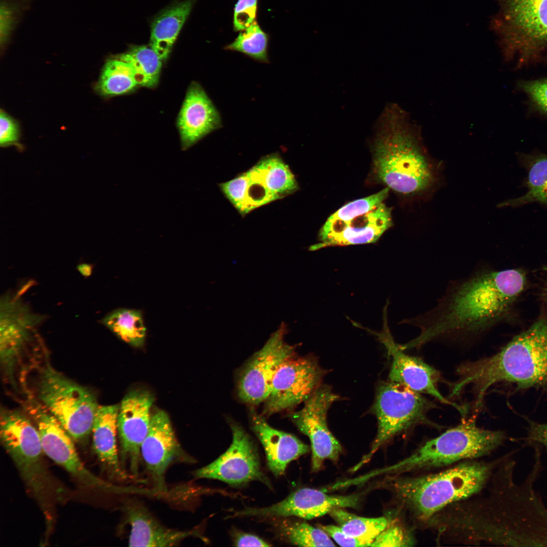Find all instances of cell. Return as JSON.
I'll return each mask as SVG.
<instances>
[{"label":"cell","instance_id":"obj_1","mask_svg":"<svg viewBox=\"0 0 547 547\" xmlns=\"http://www.w3.org/2000/svg\"><path fill=\"white\" fill-rule=\"evenodd\" d=\"M525 479L515 482L510 454L495 470L487 487L455 503L451 525L462 544L547 546V507L535 484L541 472V451Z\"/></svg>","mask_w":547,"mask_h":547},{"label":"cell","instance_id":"obj_2","mask_svg":"<svg viewBox=\"0 0 547 547\" xmlns=\"http://www.w3.org/2000/svg\"><path fill=\"white\" fill-rule=\"evenodd\" d=\"M526 283L516 269H479L448 286L437 305L405 321L417 327L419 334L403 350L421 346L442 338H468L482 335L507 311Z\"/></svg>","mask_w":547,"mask_h":547},{"label":"cell","instance_id":"obj_3","mask_svg":"<svg viewBox=\"0 0 547 547\" xmlns=\"http://www.w3.org/2000/svg\"><path fill=\"white\" fill-rule=\"evenodd\" d=\"M509 453L491 460H464L445 468L411 475H397L390 488L414 528L422 526L449 505L470 498L488 485Z\"/></svg>","mask_w":547,"mask_h":547},{"label":"cell","instance_id":"obj_4","mask_svg":"<svg viewBox=\"0 0 547 547\" xmlns=\"http://www.w3.org/2000/svg\"><path fill=\"white\" fill-rule=\"evenodd\" d=\"M373 144L375 174L389 188L421 194L434 184V167L422 144L420 127L399 105H387L377 124Z\"/></svg>","mask_w":547,"mask_h":547},{"label":"cell","instance_id":"obj_5","mask_svg":"<svg viewBox=\"0 0 547 547\" xmlns=\"http://www.w3.org/2000/svg\"><path fill=\"white\" fill-rule=\"evenodd\" d=\"M451 395L471 385L476 404L486 392L500 382L515 383L519 388H547V321L541 319L516 336L493 356L462 365Z\"/></svg>","mask_w":547,"mask_h":547},{"label":"cell","instance_id":"obj_6","mask_svg":"<svg viewBox=\"0 0 547 547\" xmlns=\"http://www.w3.org/2000/svg\"><path fill=\"white\" fill-rule=\"evenodd\" d=\"M491 21L504 60L515 69L547 63V0H496Z\"/></svg>","mask_w":547,"mask_h":547},{"label":"cell","instance_id":"obj_7","mask_svg":"<svg viewBox=\"0 0 547 547\" xmlns=\"http://www.w3.org/2000/svg\"><path fill=\"white\" fill-rule=\"evenodd\" d=\"M505 439L502 431L479 427L474 421L465 422L426 441L387 471L395 476L416 474L481 459L491 454Z\"/></svg>","mask_w":547,"mask_h":547},{"label":"cell","instance_id":"obj_8","mask_svg":"<svg viewBox=\"0 0 547 547\" xmlns=\"http://www.w3.org/2000/svg\"><path fill=\"white\" fill-rule=\"evenodd\" d=\"M38 396L71 438L81 440L91 433L99 406L88 389L48 367L41 375Z\"/></svg>","mask_w":547,"mask_h":547},{"label":"cell","instance_id":"obj_9","mask_svg":"<svg viewBox=\"0 0 547 547\" xmlns=\"http://www.w3.org/2000/svg\"><path fill=\"white\" fill-rule=\"evenodd\" d=\"M0 429L2 442L24 482L45 504L52 482L43 462L38 429L23 414L7 410L1 412Z\"/></svg>","mask_w":547,"mask_h":547},{"label":"cell","instance_id":"obj_10","mask_svg":"<svg viewBox=\"0 0 547 547\" xmlns=\"http://www.w3.org/2000/svg\"><path fill=\"white\" fill-rule=\"evenodd\" d=\"M432 405L421 394L388 381L379 385L373 410L378 427L370 451L354 470L368 462L385 443L401 432L419 423H429L426 414Z\"/></svg>","mask_w":547,"mask_h":547},{"label":"cell","instance_id":"obj_11","mask_svg":"<svg viewBox=\"0 0 547 547\" xmlns=\"http://www.w3.org/2000/svg\"><path fill=\"white\" fill-rule=\"evenodd\" d=\"M29 409L39 432L43 452L48 457L87 487L112 492L127 491L125 488L104 481L86 468L71 437L45 407L32 404Z\"/></svg>","mask_w":547,"mask_h":547},{"label":"cell","instance_id":"obj_12","mask_svg":"<svg viewBox=\"0 0 547 547\" xmlns=\"http://www.w3.org/2000/svg\"><path fill=\"white\" fill-rule=\"evenodd\" d=\"M339 399L329 386L321 384L304 402L303 408L291 415L298 429L310 440L312 472L320 471L326 460L337 461L342 453L340 443L327 423L328 409Z\"/></svg>","mask_w":547,"mask_h":547},{"label":"cell","instance_id":"obj_13","mask_svg":"<svg viewBox=\"0 0 547 547\" xmlns=\"http://www.w3.org/2000/svg\"><path fill=\"white\" fill-rule=\"evenodd\" d=\"M325 374V370L312 358L295 356L289 358L274 377L263 414L269 415L291 409L305 402L321 384Z\"/></svg>","mask_w":547,"mask_h":547},{"label":"cell","instance_id":"obj_14","mask_svg":"<svg viewBox=\"0 0 547 547\" xmlns=\"http://www.w3.org/2000/svg\"><path fill=\"white\" fill-rule=\"evenodd\" d=\"M285 330L282 324L241 372L238 393L243 402L251 405L264 402L277 370L284 362L295 356V347L284 341Z\"/></svg>","mask_w":547,"mask_h":547},{"label":"cell","instance_id":"obj_15","mask_svg":"<svg viewBox=\"0 0 547 547\" xmlns=\"http://www.w3.org/2000/svg\"><path fill=\"white\" fill-rule=\"evenodd\" d=\"M153 401L149 392L136 390L126 395L120 406L117 422L120 459L123 471L132 478L139 475L140 448L149 428Z\"/></svg>","mask_w":547,"mask_h":547},{"label":"cell","instance_id":"obj_16","mask_svg":"<svg viewBox=\"0 0 547 547\" xmlns=\"http://www.w3.org/2000/svg\"><path fill=\"white\" fill-rule=\"evenodd\" d=\"M230 426L232 440L229 447L214 461L194 471L195 478L218 480L232 485L257 480L268 485L251 438L238 424L233 423Z\"/></svg>","mask_w":547,"mask_h":547},{"label":"cell","instance_id":"obj_17","mask_svg":"<svg viewBox=\"0 0 547 547\" xmlns=\"http://www.w3.org/2000/svg\"><path fill=\"white\" fill-rule=\"evenodd\" d=\"M140 455L154 490L158 492L167 490L166 474L172 464L194 462V459L183 450L178 442L168 414L161 410L151 415L148 432L141 446Z\"/></svg>","mask_w":547,"mask_h":547},{"label":"cell","instance_id":"obj_18","mask_svg":"<svg viewBox=\"0 0 547 547\" xmlns=\"http://www.w3.org/2000/svg\"><path fill=\"white\" fill-rule=\"evenodd\" d=\"M360 502L355 494H328L324 490L309 488L297 490L282 501L261 508H247L237 512L238 516L289 517L312 519L329 514L337 508H356Z\"/></svg>","mask_w":547,"mask_h":547},{"label":"cell","instance_id":"obj_19","mask_svg":"<svg viewBox=\"0 0 547 547\" xmlns=\"http://www.w3.org/2000/svg\"><path fill=\"white\" fill-rule=\"evenodd\" d=\"M383 328L380 333H374L384 345L392 359L388 375L389 381L402 385L419 394L434 397L441 403L452 405L459 410L460 407L445 399L439 392L438 382L439 373L423 361L404 353L394 341L387 325L386 311Z\"/></svg>","mask_w":547,"mask_h":547},{"label":"cell","instance_id":"obj_20","mask_svg":"<svg viewBox=\"0 0 547 547\" xmlns=\"http://www.w3.org/2000/svg\"><path fill=\"white\" fill-rule=\"evenodd\" d=\"M21 293H7L1 299L0 356L8 370L13 366L36 327L45 319L31 310L21 299Z\"/></svg>","mask_w":547,"mask_h":547},{"label":"cell","instance_id":"obj_21","mask_svg":"<svg viewBox=\"0 0 547 547\" xmlns=\"http://www.w3.org/2000/svg\"><path fill=\"white\" fill-rule=\"evenodd\" d=\"M392 225L391 208L383 203L371 211L347 222L325 223L320 231V242L311 246L309 250L374 243Z\"/></svg>","mask_w":547,"mask_h":547},{"label":"cell","instance_id":"obj_22","mask_svg":"<svg viewBox=\"0 0 547 547\" xmlns=\"http://www.w3.org/2000/svg\"><path fill=\"white\" fill-rule=\"evenodd\" d=\"M221 126L220 114L204 90L192 83L178 119L182 149H187Z\"/></svg>","mask_w":547,"mask_h":547},{"label":"cell","instance_id":"obj_23","mask_svg":"<svg viewBox=\"0 0 547 547\" xmlns=\"http://www.w3.org/2000/svg\"><path fill=\"white\" fill-rule=\"evenodd\" d=\"M219 187L243 215L279 199L262 159L248 171L220 183Z\"/></svg>","mask_w":547,"mask_h":547},{"label":"cell","instance_id":"obj_24","mask_svg":"<svg viewBox=\"0 0 547 547\" xmlns=\"http://www.w3.org/2000/svg\"><path fill=\"white\" fill-rule=\"evenodd\" d=\"M125 511L130 527V546H174L187 538L199 536L195 530H178L164 526L137 502L129 503Z\"/></svg>","mask_w":547,"mask_h":547},{"label":"cell","instance_id":"obj_25","mask_svg":"<svg viewBox=\"0 0 547 547\" xmlns=\"http://www.w3.org/2000/svg\"><path fill=\"white\" fill-rule=\"evenodd\" d=\"M252 428L266 456L267 466L276 476L284 474L288 464L309 451V446L290 434L271 427L263 416L253 412Z\"/></svg>","mask_w":547,"mask_h":547},{"label":"cell","instance_id":"obj_26","mask_svg":"<svg viewBox=\"0 0 547 547\" xmlns=\"http://www.w3.org/2000/svg\"><path fill=\"white\" fill-rule=\"evenodd\" d=\"M119 408L118 405L99 406L92 431L94 450L109 475L125 480L128 476L122 467L116 444Z\"/></svg>","mask_w":547,"mask_h":547},{"label":"cell","instance_id":"obj_27","mask_svg":"<svg viewBox=\"0 0 547 547\" xmlns=\"http://www.w3.org/2000/svg\"><path fill=\"white\" fill-rule=\"evenodd\" d=\"M197 0H184L164 10L152 21L149 46L167 59Z\"/></svg>","mask_w":547,"mask_h":547},{"label":"cell","instance_id":"obj_28","mask_svg":"<svg viewBox=\"0 0 547 547\" xmlns=\"http://www.w3.org/2000/svg\"><path fill=\"white\" fill-rule=\"evenodd\" d=\"M520 164L527 172V192L519 198L507 200L501 206L520 207L539 203L547 206V154L541 153H520Z\"/></svg>","mask_w":547,"mask_h":547},{"label":"cell","instance_id":"obj_29","mask_svg":"<svg viewBox=\"0 0 547 547\" xmlns=\"http://www.w3.org/2000/svg\"><path fill=\"white\" fill-rule=\"evenodd\" d=\"M101 323L122 340L133 346L140 347L144 343L146 328L139 310L116 309L105 316Z\"/></svg>","mask_w":547,"mask_h":547},{"label":"cell","instance_id":"obj_30","mask_svg":"<svg viewBox=\"0 0 547 547\" xmlns=\"http://www.w3.org/2000/svg\"><path fill=\"white\" fill-rule=\"evenodd\" d=\"M139 85L132 66L115 57L105 63L95 90L101 95L113 96L128 93Z\"/></svg>","mask_w":547,"mask_h":547},{"label":"cell","instance_id":"obj_31","mask_svg":"<svg viewBox=\"0 0 547 547\" xmlns=\"http://www.w3.org/2000/svg\"><path fill=\"white\" fill-rule=\"evenodd\" d=\"M329 514L345 534L367 541L371 545L390 522L385 517L359 516L346 511L343 508L334 509Z\"/></svg>","mask_w":547,"mask_h":547},{"label":"cell","instance_id":"obj_32","mask_svg":"<svg viewBox=\"0 0 547 547\" xmlns=\"http://www.w3.org/2000/svg\"><path fill=\"white\" fill-rule=\"evenodd\" d=\"M115 57L132 66L139 85L149 88L157 85L162 60L150 46H133Z\"/></svg>","mask_w":547,"mask_h":547},{"label":"cell","instance_id":"obj_33","mask_svg":"<svg viewBox=\"0 0 547 547\" xmlns=\"http://www.w3.org/2000/svg\"><path fill=\"white\" fill-rule=\"evenodd\" d=\"M268 44V34L256 21L243 32H240L236 39L224 48L242 53L256 61L267 63Z\"/></svg>","mask_w":547,"mask_h":547},{"label":"cell","instance_id":"obj_34","mask_svg":"<svg viewBox=\"0 0 547 547\" xmlns=\"http://www.w3.org/2000/svg\"><path fill=\"white\" fill-rule=\"evenodd\" d=\"M281 532L291 543L300 546H335L331 537L320 527L305 522L287 523Z\"/></svg>","mask_w":547,"mask_h":547},{"label":"cell","instance_id":"obj_35","mask_svg":"<svg viewBox=\"0 0 547 547\" xmlns=\"http://www.w3.org/2000/svg\"><path fill=\"white\" fill-rule=\"evenodd\" d=\"M388 191L387 187L376 193L345 204L331 215L325 223H344L371 211L383 203Z\"/></svg>","mask_w":547,"mask_h":547},{"label":"cell","instance_id":"obj_36","mask_svg":"<svg viewBox=\"0 0 547 547\" xmlns=\"http://www.w3.org/2000/svg\"><path fill=\"white\" fill-rule=\"evenodd\" d=\"M413 529L395 520L378 535L371 546H412L416 543Z\"/></svg>","mask_w":547,"mask_h":547},{"label":"cell","instance_id":"obj_37","mask_svg":"<svg viewBox=\"0 0 547 547\" xmlns=\"http://www.w3.org/2000/svg\"><path fill=\"white\" fill-rule=\"evenodd\" d=\"M518 86L536 108L547 113V79L522 80Z\"/></svg>","mask_w":547,"mask_h":547},{"label":"cell","instance_id":"obj_38","mask_svg":"<svg viewBox=\"0 0 547 547\" xmlns=\"http://www.w3.org/2000/svg\"><path fill=\"white\" fill-rule=\"evenodd\" d=\"M257 3L258 0L238 1L233 12L234 31H244L256 22Z\"/></svg>","mask_w":547,"mask_h":547},{"label":"cell","instance_id":"obj_39","mask_svg":"<svg viewBox=\"0 0 547 547\" xmlns=\"http://www.w3.org/2000/svg\"><path fill=\"white\" fill-rule=\"evenodd\" d=\"M20 138V129L16 121L1 110L0 114V145L8 147L18 145Z\"/></svg>","mask_w":547,"mask_h":547},{"label":"cell","instance_id":"obj_40","mask_svg":"<svg viewBox=\"0 0 547 547\" xmlns=\"http://www.w3.org/2000/svg\"><path fill=\"white\" fill-rule=\"evenodd\" d=\"M333 540L341 546H368L370 542L351 537L345 534L336 525H327L319 526Z\"/></svg>","mask_w":547,"mask_h":547},{"label":"cell","instance_id":"obj_41","mask_svg":"<svg viewBox=\"0 0 547 547\" xmlns=\"http://www.w3.org/2000/svg\"><path fill=\"white\" fill-rule=\"evenodd\" d=\"M543 446L547 451V424L533 423L530 427L528 438Z\"/></svg>","mask_w":547,"mask_h":547},{"label":"cell","instance_id":"obj_42","mask_svg":"<svg viewBox=\"0 0 547 547\" xmlns=\"http://www.w3.org/2000/svg\"><path fill=\"white\" fill-rule=\"evenodd\" d=\"M237 546H268L270 545L258 536L245 533H238L235 538Z\"/></svg>","mask_w":547,"mask_h":547},{"label":"cell","instance_id":"obj_43","mask_svg":"<svg viewBox=\"0 0 547 547\" xmlns=\"http://www.w3.org/2000/svg\"><path fill=\"white\" fill-rule=\"evenodd\" d=\"M77 269L82 276L88 277L92 272L93 266L89 263H81L77 265Z\"/></svg>","mask_w":547,"mask_h":547}]
</instances>
